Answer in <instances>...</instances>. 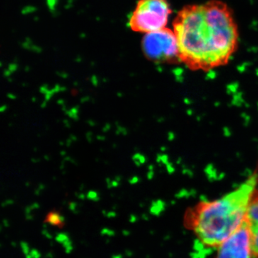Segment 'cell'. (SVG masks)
Instances as JSON below:
<instances>
[{"label": "cell", "mask_w": 258, "mask_h": 258, "mask_svg": "<svg viewBox=\"0 0 258 258\" xmlns=\"http://www.w3.org/2000/svg\"><path fill=\"white\" fill-rule=\"evenodd\" d=\"M246 222L250 233L251 247L254 258H258V189L256 188L249 202Z\"/></svg>", "instance_id": "6"}, {"label": "cell", "mask_w": 258, "mask_h": 258, "mask_svg": "<svg viewBox=\"0 0 258 258\" xmlns=\"http://www.w3.org/2000/svg\"><path fill=\"white\" fill-rule=\"evenodd\" d=\"M20 244H21V247L22 249H23L24 253L26 254V255H28L30 252L28 243L25 242H22Z\"/></svg>", "instance_id": "12"}, {"label": "cell", "mask_w": 258, "mask_h": 258, "mask_svg": "<svg viewBox=\"0 0 258 258\" xmlns=\"http://www.w3.org/2000/svg\"><path fill=\"white\" fill-rule=\"evenodd\" d=\"M78 198L83 200H85V198H86V195H83V194H81V195H78Z\"/></svg>", "instance_id": "20"}, {"label": "cell", "mask_w": 258, "mask_h": 258, "mask_svg": "<svg viewBox=\"0 0 258 258\" xmlns=\"http://www.w3.org/2000/svg\"><path fill=\"white\" fill-rule=\"evenodd\" d=\"M257 183L258 174L254 173L234 191L189 208L184 214L185 227L204 247L217 249L245 220Z\"/></svg>", "instance_id": "2"}, {"label": "cell", "mask_w": 258, "mask_h": 258, "mask_svg": "<svg viewBox=\"0 0 258 258\" xmlns=\"http://www.w3.org/2000/svg\"><path fill=\"white\" fill-rule=\"evenodd\" d=\"M172 29L180 62L191 71L208 73L227 66L240 45L233 11L222 0L184 5L176 13Z\"/></svg>", "instance_id": "1"}, {"label": "cell", "mask_w": 258, "mask_h": 258, "mask_svg": "<svg viewBox=\"0 0 258 258\" xmlns=\"http://www.w3.org/2000/svg\"><path fill=\"white\" fill-rule=\"evenodd\" d=\"M123 233L124 234L125 236H128L129 235V234H130V232H128V231H123Z\"/></svg>", "instance_id": "23"}, {"label": "cell", "mask_w": 258, "mask_h": 258, "mask_svg": "<svg viewBox=\"0 0 258 258\" xmlns=\"http://www.w3.org/2000/svg\"><path fill=\"white\" fill-rule=\"evenodd\" d=\"M137 218L134 215H131L130 217V222H134L136 221V220H134V219Z\"/></svg>", "instance_id": "21"}, {"label": "cell", "mask_w": 258, "mask_h": 258, "mask_svg": "<svg viewBox=\"0 0 258 258\" xmlns=\"http://www.w3.org/2000/svg\"><path fill=\"white\" fill-rule=\"evenodd\" d=\"M88 123H89V124L92 125V126H94L95 125V123L94 122L92 121V120H90V121H88Z\"/></svg>", "instance_id": "24"}, {"label": "cell", "mask_w": 258, "mask_h": 258, "mask_svg": "<svg viewBox=\"0 0 258 258\" xmlns=\"http://www.w3.org/2000/svg\"><path fill=\"white\" fill-rule=\"evenodd\" d=\"M70 237L69 235L66 233H59L56 236L55 240L59 243L63 244L64 242H66L68 240H69Z\"/></svg>", "instance_id": "9"}, {"label": "cell", "mask_w": 258, "mask_h": 258, "mask_svg": "<svg viewBox=\"0 0 258 258\" xmlns=\"http://www.w3.org/2000/svg\"><path fill=\"white\" fill-rule=\"evenodd\" d=\"M112 258H123L122 257V256L120 255V254H115V255H113Z\"/></svg>", "instance_id": "22"}, {"label": "cell", "mask_w": 258, "mask_h": 258, "mask_svg": "<svg viewBox=\"0 0 258 258\" xmlns=\"http://www.w3.org/2000/svg\"><path fill=\"white\" fill-rule=\"evenodd\" d=\"M40 253L37 249H32L30 253L26 255L27 258H40Z\"/></svg>", "instance_id": "11"}, {"label": "cell", "mask_w": 258, "mask_h": 258, "mask_svg": "<svg viewBox=\"0 0 258 258\" xmlns=\"http://www.w3.org/2000/svg\"><path fill=\"white\" fill-rule=\"evenodd\" d=\"M97 139H99V140H104L105 137H97Z\"/></svg>", "instance_id": "25"}, {"label": "cell", "mask_w": 258, "mask_h": 258, "mask_svg": "<svg viewBox=\"0 0 258 258\" xmlns=\"http://www.w3.org/2000/svg\"><path fill=\"white\" fill-rule=\"evenodd\" d=\"M217 249L215 258H254L246 220Z\"/></svg>", "instance_id": "5"}, {"label": "cell", "mask_w": 258, "mask_h": 258, "mask_svg": "<svg viewBox=\"0 0 258 258\" xmlns=\"http://www.w3.org/2000/svg\"><path fill=\"white\" fill-rule=\"evenodd\" d=\"M13 203V200H8V201H5L4 203L3 204V207H5V205H12Z\"/></svg>", "instance_id": "18"}, {"label": "cell", "mask_w": 258, "mask_h": 258, "mask_svg": "<svg viewBox=\"0 0 258 258\" xmlns=\"http://www.w3.org/2000/svg\"><path fill=\"white\" fill-rule=\"evenodd\" d=\"M86 198H87L88 200H92V201L94 202H98L100 200L99 195H98V193L96 192V191H90L88 193Z\"/></svg>", "instance_id": "10"}, {"label": "cell", "mask_w": 258, "mask_h": 258, "mask_svg": "<svg viewBox=\"0 0 258 258\" xmlns=\"http://www.w3.org/2000/svg\"><path fill=\"white\" fill-rule=\"evenodd\" d=\"M77 208H78V205L76 203H70L69 205V209L71 210L73 212H77Z\"/></svg>", "instance_id": "14"}, {"label": "cell", "mask_w": 258, "mask_h": 258, "mask_svg": "<svg viewBox=\"0 0 258 258\" xmlns=\"http://www.w3.org/2000/svg\"><path fill=\"white\" fill-rule=\"evenodd\" d=\"M138 181L139 178L137 177V176H134V177L131 178V179H129V183H130L131 184H136V183H137Z\"/></svg>", "instance_id": "15"}, {"label": "cell", "mask_w": 258, "mask_h": 258, "mask_svg": "<svg viewBox=\"0 0 258 258\" xmlns=\"http://www.w3.org/2000/svg\"><path fill=\"white\" fill-rule=\"evenodd\" d=\"M42 234H43V235H45L47 238L51 239L52 237V236L50 234L47 232V230H45V229H44L43 231H42Z\"/></svg>", "instance_id": "17"}, {"label": "cell", "mask_w": 258, "mask_h": 258, "mask_svg": "<svg viewBox=\"0 0 258 258\" xmlns=\"http://www.w3.org/2000/svg\"><path fill=\"white\" fill-rule=\"evenodd\" d=\"M5 108H7V107L6 106L2 107L1 110H0V111H1V112L5 111V110H6V109H5Z\"/></svg>", "instance_id": "27"}, {"label": "cell", "mask_w": 258, "mask_h": 258, "mask_svg": "<svg viewBox=\"0 0 258 258\" xmlns=\"http://www.w3.org/2000/svg\"><path fill=\"white\" fill-rule=\"evenodd\" d=\"M173 10L169 0H139L129 18L134 32L147 34L167 27Z\"/></svg>", "instance_id": "3"}, {"label": "cell", "mask_w": 258, "mask_h": 258, "mask_svg": "<svg viewBox=\"0 0 258 258\" xmlns=\"http://www.w3.org/2000/svg\"><path fill=\"white\" fill-rule=\"evenodd\" d=\"M45 222L49 223L51 225L56 226V227L62 228L64 224V218L63 216L57 212H50L47 215L45 219Z\"/></svg>", "instance_id": "7"}, {"label": "cell", "mask_w": 258, "mask_h": 258, "mask_svg": "<svg viewBox=\"0 0 258 258\" xmlns=\"http://www.w3.org/2000/svg\"><path fill=\"white\" fill-rule=\"evenodd\" d=\"M79 110L78 108H73V109L68 110V111H66V114L69 115V117H71L73 119L77 120H79Z\"/></svg>", "instance_id": "8"}, {"label": "cell", "mask_w": 258, "mask_h": 258, "mask_svg": "<svg viewBox=\"0 0 258 258\" xmlns=\"http://www.w3.org/2000/svg\"><path fill=\"white\" fill-rule=\"evenodd\" d=\"M120 179H121V178H120L119 176H117L116 177H115V180H117V181H120Z\"/></svg>", "instance_id": "26"}, {"label": "cell", "mask_w": 258, "mask_h": 258, "mask_svg": "<svg viewBox=\"0 0 258 258\" xmlns=\"http://www.w3.org/2000/svg\"><path fill=\"white\" fill-rule=\"evenodd\" d=\"M142 49L146 58L155 63H181L175 33L168 27L144 34Z\"/></svg>", "instance_id": "4"}, {"label": "cell", "mask_w": 258, "mask_h": 258, "mask_svg": "<svg viewBox=\"0 0 258 258\" xmlns=\"http://www.w3.org/2000/svg\"><path fill=\"white\" fill-rule=\"evenodd\" d=\"M101 234L103 235L113 236L115 235V232L114 231L105 228L102 230Z\"/></svg>", "instance_id": "13"}, {"label": "cell", "mask_w": 258, "mask_h": 258, "mask_svg": "<svg viewBox=\"0 0 258 258\" xmlns=\"http://www.w3.org/2000/svg\"><path fill=\"white\" fill-rule=\"evenodd\" d=\"M105 215H106L107 217H109V218H113V217L116 216V214H115V212H108L107 214H105Z\"/></svg>", "instance_id": "16"}, {"label": "cell", "mask_w": 258, "mask_h": 258, "mask_svg": "<svg viewBox=\"0 0 258 258\" xmlns=\"http://www.w3.org/2000/svg\"><path fill=\"white\" fill-rule=\"evenodd\" d=\"M110 128H111V126H110V125L106 124V127H105L104 128H103V132H107L108 130H109Z\"/></svg>", "instance_id": "19"}]
</instances>
